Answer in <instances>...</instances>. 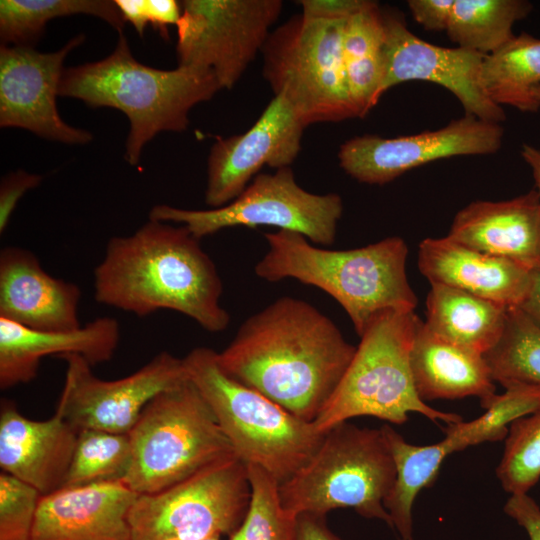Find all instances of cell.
Segmentation results:
<instances>
[{
  "instance_id": "obj_45",
  "label": "cell",
  "mask_w": 540,
  "mask_h": 540,
  "mask_svg": "<svg viewBox=\"0 0 540 540\" xmlns=\"http://www.w3.org/2000/svg\"><path fill=\"white\" fill-rule=\"evenodd\" d=\"M533 95L534 97L539 101L540 103V85L539 86H536L534 89H533Z\"/></svg>"
},
{
  "instance_id": "obj_41",
  "label": "cell",
  "mask_w": 540,
  "mask_h": 540,
  "mask_svg": "<svg viewBox=\"0 0 540 540\" xmlns=\"http://www.w3.org/2000/svg\"><path fill=\"white\" fill-rule=\"evenodd\" d=\"M182 14L181 4L175 0H144V21L169 38L168 26L177 25Z\"/></svg>"
},
{
  "instance_id": "obj_28",
  "label": "cell",
  "mask_w": 540,
  "mask_h": 540,
  "mask_svg": "<svg viewBox=\"0 0 540 540\" xmlns=\"http://www.w3.org/2000/svg\"><path fill=\"white\" fill-rule=\"evenodd\" d=\"M479 82L484 95L500 107L538 111L540 103L532 91L540 85V39L527 33L514 35L485 56Z\"/></svg>"
},
{
  "instance_id": "obj_21",
  "label": "cell",
  "mask_w": 540,
  "mask_h": 540,
  "mask_svg": "<svg viewBox=\"0 0 540 540\" xmlns=\"http://www.w3.org/2000/svg\"><path fill=\"white\" fill-rule=\"evenodd\" d=\"M116 319L99 317L70 331H38L0 317V388L32 381L43 357L76 354L90 365L109 361L119 344Z\"/></svg>"
},
{
  "instance_id": "obj_9",
  "label": "cell",
  "mask_w": 540,
  "mask_h": 540,
  "mask_svg": "<svg viewBox=\"0 0 540 540\" xmlns=\"http://www.w3.org/2000/svg\"><path fill=\"white\" fill-rule=\"evenodd\" d=\"M346 21L295 15L273 29L263 49L262 74L306 126L357 118L343 63Z\"/></svg>"
},
{
  "instance_id": "obj_46",
  "label": "cell",
  "mask_w": 540,
  "mask_h": 540,
  "mask_svg": "<svg viewBox=\"0 0 540 540\" xmlns=\"http://www.w3.org/2000/svg\"><path fill=\"white\" fill-rule=\"evenodd\" d=\"M221 538L222 537H212V538H209V539H206V540H222Z\"/></svg>"
},
{
  "instance_id": "obj_26",
  "label": "cell",
  "mask_w": 540,
  "mask_h": 540,
  "mask_svg": "<svg viewBox=\"0 0 540 540\" xmlns=\"http://www.w3.org/2000/svg\"><path fill=\"white\" fill-rule=\"evenodd\" d=\"M380 430L396 470L395 481L384 500V507L399 539L413 540L415 500L421 490L432 486L444 460L458 449L448 436L438 443L420 446L407 442L389 424H383Z\"/></svg>"
},
{
  "instance_id": "obj_31",
  "label": "cell",
  "mask_w": 540,
  "mask_h": 540,
  "mask_svg": "<svg viewBox=\"0 0 540 540\" xmlns=\"http://www.w3.org/2000/svg\"><path fill=\"white\" fill-rule=\"evenodd\" d=\"M484 358L504 388H540V325L520 307H509L502 336Z\"/></svg>"
},
{
  "instance_id": "obj_11",
  "label": "cell",
  "mask_w": 540,
  "mask_h": 540,
  "mask_svg": "<svg viewBox=\"0 0 540 540\" xmlns=\"http://www.w3.org/2000/svg\"><path fill=\"white\" fill-rule=\"evenodd\" d=\"M342 213L340 195L311 193L297 183L291 167H284L273 173H259L224 206L191 210L158 204L150 210L149 219L179 223L199 240L235 226H272L328 246L335 241Z\"/></svg>"
},
{
  "instance_id": "obj_8",
  "label": "cell",
  "mask_w": 540,
  "mask_h": 540,
  "mask_svg": "<svg viewBox=\"0 0 540 540\" xmlns=\"http://www.w3.org/2000/svg\"><path fill=\"white\" fill-rule=\"evenodd\" d=\"M128 435L132 456L123 481L138 495L162 491L235 454L189 379L153 398Z\"/></svg>"
},
{
  "instance_id": "obj_4",
  "label": "cell",
  "mask_w": 540,
  "mask_h": 540,
  "mask_svg": "<svg viewBox=\"0 0 540 540\" xmlns=\"http://www.w3.org/2000/svg\"><path fill=\"white\" fill-rule=\"evenodd\" d=\"M219 90L210 70L183 65L163 70L138 62L120 33L104 59L64 68L59 96L79 99L91 108L122 111L130 123L125 159L137 166L146 143L160 132L186 130L191 109Z\"/></svg>"
},
{
  "instance_id": "obj_29",
  "label": "cell",
  "mask_w": 540,
  "mask_h": 540,
  "mask_svg": "<svg viewBox=\"0 0 540 540\" xmlns=\"http://www.w3.org/2000/svg\"><path fill=\"white\" fill-rule=\"evenodd\" d=\"M76 14L98 17L119 34L125 24L115 0H1V44L34 47L48 21Z\"/></svg>"
},
{
  "instance_id": "obj_2",
  "label": "cell",
  "mask_w": 540,
  "mask_h": 540,
  "mask_svg": "<svg viewBox=\"0 0 540 540\" xmlns=\"http://www.w3.org/2000/svg\"><path fill=\"white\" fill-rule=\"evenodd\" d=\"M223 285L200 240L184 226L150 220L112 237L94 270L98 303L144 317L171 310L218 333L230 323L220 305Z\"/></svg>"
},
{
  "instance_id": "obj_35",
  "label": "cell",
  "mask_w": 540,
  "mask_h": 540,
  "mask_svg": "<svg viewBox=\"0 0 540 540\" xmlns=\"http://www.w3.org/2000/svg\"><path fill=\"white\" fill-rule=\"evenodd\" d=\"M252 495L247 516L229 540H295V517L281 505L278 482L249 465Z\"/></svg>"
},
{
  "instance_id": "obj_10",
  "label": "cell",
  "mask_w": 540,
  "mask_h": 540,
  "mask_svg": "<svg viewBox=\"0 0 540 540\" xmlns=\"http://www.w3.org/2000/svg\"><path fill=\"white\" fill-rule=\"evenodd\" d=\"M247 465L224 457L162 491L138 495L128 515L131 540L229 537L251 502Z\"/></svg>"
},
{
  "instance_id": "obj_27",
  "label": "cell",
  "mask_w": 540,
  "mask_h": 540,
  "mask_svg": "<svg viewBox=\"0 0 540 540\" xmlns=\"http://www.w3.org/2000/svg\"><path fill=\"white\" fill-rule=\"evenodd\" d=\"M342 54L349 95L357 118H363L380 100L384 77V27L377 2L346 21Z\"/></svg>"
},
{
  "instance_id": "obj_24",
  "label": "cell",
  "mask_w": 540,
  "mask_h": 540,
  "mask_svg": "<svg viewBox=\"0 0 540 540\" xmlns=\"http://www.w3.org/2000/svg\"><path fill=\"white\" fill-rule=\"evenodd\" d=\"M414 386L422 401L469 396L481 406L495 394V381L484 355L433 334L420 320L410 354Z\"/></svg>"
},
{
  "instance_id": "obj_43",
  "label": "cell",
  "mask_w": 540,
  "mask_h": 540,
  "mask_svg": "<svg viewBox=\"0 0 540 540\" xmlns=\"http://www.w3.org/2000/svg\"><path fill=\"white\" fill-rule=\"evenodd\" d=\"M519 307L540 325V267L531 270L530 289Z\"/></svg>"
},
{
  "instance_id": "obj_39",
  "label": "cell",
  "mask_w": 540,
  "mask_h": 540,
  "mask_svg": "<svg viewBox=\"0 0 540 540\" xmlns=\"http://www.w3.org/2000/svg\"><path fill=\"white\" fill-rule=\"evenodd\" d=\"M455 0H409L413 19L429 31H446Z\"/></svg>"
},
{
  "instance_id": "obj_34",
  "label": "cell",
  "mask_w": 540,
  "mask_h": 540,
  "mask_svg": "<svg viewBox=\"0 0 540 540\" xmlns=\"http://www.w3.org/2000/svg\"><path fill=\"white\" fill-rule=\"evenodd\" d=\"M495 473L510 495L528 494L540 480V407L508 428Z\"/></svg>"
},
{
  "instance_id": "obj_40",
  "label": "cell",
  "mask_w": 540,
  "mask_h": 540,
  "mask_svg": "<svg viewBox=\"0 0 540 540\" xmlns=\"http://www.w3.org/2000/svg\"><path fill=\"white\" fill-rule=\"evenodd\" d=\"M503 511L525 530L529 540H540V506L531 496L510 495Z\"/></svg>"
},
{
  "instance_id": "obj_37",
  "label": "cell",
  "mask_w": 540,
  "mask_h": 540,
  "mask_svg": "<svg viewBox=\"0 0 540 540\" xmlns=\"http://www.w3.org/2000/svg\"><path fill=\"white\" fill-rule=\"evenodd\" d=\"M42 181L37 174L23 170L11 172L2 178L0 185V232L5 231L10 217L21 197Z\"/></svg>"
},
{
  "instance_id": "obj_17",
  "label": "cell",
  "mask_w": 540,
  "mask_h": 540,
  "mask_svg": "<svg viewBox=\"0 0 540 540\" xmlns=\"http://www.w3.org/2000/svg\"><path fill=\"white\" fill-rule=\"evenodd\" d=\"M307 127L293 107L274 96L244 133L218 138L208 157L205 202L212 208L238 197L264 166L290 167Z\"/></svg>"
},
{
  "instance_id": "obj_32",
  "label": "cell",
  "mask_w": 540,
  "mask_h": 540,
  "mask_svg": "<svg viewBox=\"0 0 540 540\" xmlns=\"http://www.w3.org/2000/svg\"><path fill=\"white\" fill-rule=\"evenodd\" d=\"M131 456L128 434L81 430L62 487L123 481Z\"/></svg>"
},
{
  "instance_id": "obj_25",
  "label": "cell",
  "mask_w": 540,
  "mask_h": 540,
  "mask_svg": "<svg viewBox=\"0 0 540 540\" xmlns=\"http://www.w3.org/2000/svg\"><path fill=\"white\" fill-rule=\"evenodd\" d=\"M425 326L438 337L485 355L499 341L509 307L441 284H431Z\"/></svg>"
},
{
  "instance_id": "obj_13",
  "label": "cell",
  "mask_w": 540,
  "mask_h": 540,
  "mask_svg": "<svg viewBox=\"0 0 540 540\" xmlns=\"http://www.w3.org/2000/svg\"><path fill=\"white\" fill-rule=\"evenodd\" d=\"M61 358L66 372L56 413L77 432L90 429L128 434L153 398L188 380L183 358L166 351L117 380L96 377L92 365L79 355Z\"/></svg>"
},
{
  "instance_id": "obj_36",
  "label": "cell",
  "mask_w": 540,
  "mask_h": 540,
  "mask_svg": "<svg viewBox=\"0 0 540 540\" xmlns=\"http://www.w3.org/2000/svg\"><path fill=\"white\" fill-rule=\"evenodd\" d=\"M41 497L31 485L1 471L0 540H31Z\"/></svg>"
},
{
  "instance_id": "obj_33",
  "label": "cell",
  "mask_w": 540,
  "mask_h": 540,
  "mask_svg": "<svg viewBox=\"0 0 540 540\" xmlns=\"http://www.w3.org/2000/svg\"><path fill=\"white\" fill-rule=\"evenodd\" d=\"M540 407V388L512 386L495 394L482 405L486 411L478 418L446 425L445 436L451 437L459 451L484 442L504 440L515 420Z\"/></svg>"
},
{
  "instance_id": "obj_19",
  "label": "cell",
  "mask_w": 540,
  "mask_h": 540,
  "mask_svg": "<svg viewBox=\"0 0 540 540\" xmlns=\"http://www.w3.org/2000/svg\"><path fill=\"white\" fill-rule=\"evenodd\" d=\"M78 285L48 274L27 249L0 252V317L38 331L81 327Z\"/></svg>"
},
{
  "instance_id": "obj_3",
  "label": "cell",
  "mask_w": 540,
  "mask_h": 540,
  "mask_svg": "<svg viewBox=\"0 0 540 540\" xmlns=\"http://www.w3.org/2000/svg\"><path fill=\"white\" fill-rule=\"evenodd\" d=\"M264 237L268 251L255 274L270 282L292 278L323 290L343 307L359 337L382 311L417 307L406 273L408 247L398 236L349 250L317 247L288 230Z\"/></svg>"
},
{
  "instance_id": "obj_20",
  "label": "cell",
  "mask_w": 540,
  "mask_h": 540,
  "mask_svg": "<svg viewBox=\"0 0 540 540\" xmlns=\"http://www.w3.org/2000/svg\"><path fill=\"white\" fill-rule=\"evenodd\" d=\"M77 437L78 432L56 412L47 420H32L14 402L1 400V470L42 496L63 486Z\"/></svg>"
},
{
  "instance_id": "obj_38",
  "label": "cell",
  "mask_w": 540,
  "mask_h": 540,
  "mask_svg": "<svg viewBox=\"0 0 540 540\" xmlns=\"http://www.w3.org/2000/svg\"><path fill=\"white\" fill-rule=\"evenodd\" d=\"M369 0H301L303 17L321 21H347L349 18L369 7Z\"/></svg>"
},
{
  "instance_id": "obj_16",
  "label": "cell",
  "mask_w": 540,
  "mask_h": 540,
  "mask_svg": "<svg viewBox=\"0 0 540 540\" xmlns=\"http://www.w3.org/2000/svg\"><path fill=\"white\" fill-rule=\"evenodd\" d=\"M85 40L80 34L55 52L34 47H0V126L26 129L42 138L85 144L92 134L70 126L60 117L56 97L66 56Z\"/></svg>"
},
{
  "instance_id": "obj_14",
  "label": "cell",
  "mask_w": 540,
  "mask_h": 540,
  "mask_svg": "<svg viewBox=\"0 0 540 540\" xmlns=\"http://www.w3.org/2000/svg\"><path fill=\"white\" fill-rule=\"evenodd\" d=\"M503 136L500 123L465 114L440 129L418 134L353 137L340 146L338 160L343 171L358 182L383 185L436 160L496 153Z\"/></svg>"
},
{
  "instance_id": "obj_15",
  "label": "cell",
  "mask_w": 540,
  "mask_h": 540,
  "mask_svg": "<svg viewBox=\"0 0 540 540\" xmlns=\"http://www.w3.org/2000/svg\"><path fill=\"white\" fill-rule=\"evenodd\" d=\"M382 19L385 64L380 97L403 82L428 81L456 96L465 114L500 124L505 120L503 107L490 101L480 87V69L486 55L426 42L409 30L400 12L382 10Z\"/></svg>"
},
{
  "instance_id": "obj_18",
  "label": "cell",
  "mask_w": 540,
  "mask_h": 540,
  "mask_svg": "<svg viewBox=\"0 0 540 540\" xmlns=\"http://www.w3.org/2000/svg\"><path fill=\"white\" fill-rule=\"evenodd\" d=\"M137 497L122 480L59 488L41 497L31 540H131Z\"/></svg>"
},
{
  "instance_id": "obj_1",
  "label": "cell",
  "mask_w": 540,
  "mask_h": 540,
  "mask_svg": "<svg viewBox=\"0 0 540 540\" xmlns=\"http://www.w3.org/2000/svg\"><path fill=\"white\" fill-rule=\"evenodd\" d=\"M355 351L329 317L285 296L247 318L217 361L233 379L313 422Z\"/></svg>"
},
{
  "instance_id": "obj_12",
  "label": "cell",
  "mask_w": 540,
  "mask_h": 540,
  "mask_svg": "<svg viewBox=\"0 0 540 540\" xmlns=\"http://www.w3.org/2000/svg\"><path fill=\"white\" fill-rule=\"evenodd\" d=\"M177 26L178 65L210 70L233 88L261 53L281 0H184Z\"/></svg>"
},
{
  "instance_id": "obj_5",
  "label": "cell",
  "mask_w": 540,
  "mask_h": 540,
  "mask_svg": "<svg viewBox=\"0 0 540 540\" xmlns=\"http://www.w3.org/2000/svg\"><path fill=\"white\" fill-rule=\"evenodd\" d=\"M420 320L415 311L402 310H385L372 319L338 387L313 421L320 433L361 416L397 425L409 413L435 424L462 421L457 413L432 408L416 392L410 354Z\"/></svg>"
},
{
  "instance_id": "obj_22",
  "label": "cell",
  "mask_w": 540,
  "mask_h": 540,
  "mask_svg": "<svg viewBox=\"0 0 540 540\" xmlns=\"http://www.w3.org/2000/svg\"><path fill=\"white\" fill-rule=\"evenodd\" d=\"M418 266L430 284L457 288L507 307H519L531 285V269L448 236L424 239Z\"/></svg>"
},
{
  "instance_id": "obj_30",
  "label": "cell",
  "mask_w": 540,
  "mask_h": 540,
  "mask_svg": "<svg viewBox=\"0 0 540 540\" xmlns=\"http://www.w3.org/2000/svg\"><path fill=\"white\" fill-rule=\"evenodd\" d=\"M533 6L526 0H455L446 33L457 47L489 55L508 42Z\"/></svg>"
},
{
  "instance_id": "obj_42",
  "label": "cell",
  "mask_w": 540,
  "mask_h": 540,
  "mask_svg": "<svg viewBox=\"0 0 540 540\" xmlns=\"http://www.w3.org/2000/svg\"><path fill=\"white\" fill-rule=\"evenodd\" d=\"M295 540H342L326 523V515L303 512L295 517Z\"/></svg>"
},
{
  "instance_id": "obj_44",
  "label": "cell",
  "mask_w": 540,
  "mask_h": 540,
  "mask_svg": "<svg viewBox=\"0 0 540 540\" xmlns=\"http://www.w3.org/2000/svg\"><path fill=\"white\" fill-rule=\"evenodd\" d=\"M521 155L531 168L540 204V149L524 144L521 148Z\"/></svg>"
},
{
  "instance_id": "obj_23",
  "label": "cell",
  "mask_w": 540,
  "mask_h": 540,
  "mask_svg": "<svg viewBox=\"0 0 540 540\" xmlns=\"http://www.w3.org/2000/svg\"><path fill=\"white\" fill-rule=\"evenodd\" d=\"M447 236L531 270L540 267V204L536 190L505 201L471 202L457 212Z\"/></svg>"
},
{
  "instance_id": "obj_7",
  "label": "cell",
  "mask_w": 540,
  "mask_h": 540,
  "mask_svg": "<svg viewBox=\"0 0 540 540\" xmlns=\"http://www.w3.org/2000/svg\"><path fill=\"white\" fill-rule=\"evenodd\" d=\"M395 477L394 461L380 428L346 421L324 433L312 457L278 485V493L282 507L294 516L352 508L393 530L384 500Z\"/></svg>"
},
{
  "instance_id": "obj_6",
  "label": "cell",
  "mask_w": 540,
  "mask_h": 540,
  "mask_svg": "<svg viewBox=\"0 0 540 540\" xmlns=\"http://www.w3.org/2000/svg\"><path fill=\"white\" fill-rule=\"evenodd\" d=\"M188 379L214 413L234 453L260 467L278 484L295 474L315 453L324 433L258 391L226 374L217 352L197 347L184 358Z\"/></svg>"
}]
</instances>
